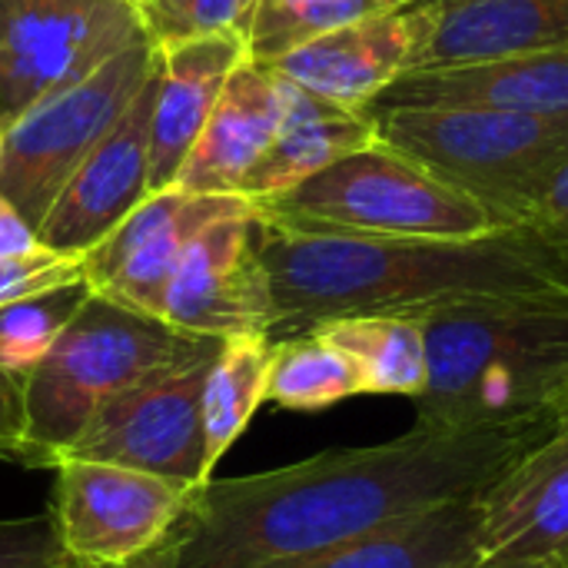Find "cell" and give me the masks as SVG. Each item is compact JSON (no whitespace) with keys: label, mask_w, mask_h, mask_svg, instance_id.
Masks as SVG:
<instances>
[{"label":"cell","mask_w":568,"mask_h":568,"mask_svg":"<svg viewBox=\"0 0 568 568\" xmlns=\"http://www.w3.org/2000/svg\"><path fill=\"white\" fill-rule=\"evenodd\" d=\"M256 3L260 0H133L143 37L156 50L220 33L246 40Z\"/></svg>","instance_id":"4316f807"},{"label":"cell","mask_w":568,"mask_h":568,"mask_svg":"<svg viewBox=\"0 0 568 568\" xmlns=\"http://www.w3.org/2000/svg\"><path fill=\"white\" fill-rule=\"evenodd\" d=\"M339 346L363 376V393L416 399L426 386L419 316H349L313 329Z\"/></svg>","instance_id":"603a6c76"},{"label":"cell","mask_w":568,"mask_h":568,"mask_svg":"<svg viewBox=\"0 0 568 568\" xmlns=\"http://www.w3.org/2000/svg\"><path fill=\"white\" fill-rule=\"evenodd\" d=\"M349 396H363L356 363L320 333L276 339L266 403L293 413H320Z\"/></svg>","instance_id":"cb8c5ba5"},{"label":"cell","mask_w":568,"mask_h":568,"mask_svg":"<svg viewBox=\"0 0 568 568\" xmlns=\"http://www.w3.org/2000/svg\"><path fill=\"white\" fill-rule=\"evenodd\" d=\"M37 250H43L40 236H37V226H30L17 213V206L0 193V260L27 256V253H37Z\"/></svg>","instance_id":"1f68e13d"},{"label":"cell","mask_w":568,"mask_h":568,"mask_svg":"<svg viewBox=\"0 0 568 568\" xmlns=\"http://www.w3.org/2000/svg\"><path fill=\"white\" fill-rule=\"evenodd\" d=\"M280 116L283 80L266 63L246 57L230 73L173 186L206 196H240V183L273 143Z\"/></svg>","instance_id":"d6986e66"},{"label":"cell","mask_w":568,"mask_h":568,"mask_svg":"<svg viewBox=\"0 0 568 568\" xmlns=\"http://www.w3.org/2000/svg\"><path fill=\"white\" fill-rule=\"evenodd\" d=\"M406 106H493L526 113H566L568 43L479 63L406 70L376 97L369 113Z\"/></svg>","instance_id":"e0dca14e"},{"label":"cell","mask_w":568,"mask_h":568,"mask_svg":"<svg viewBox=\"0 0 568 568\" xmlns=\"http://www.w3.org/2000/svg\"><path fill=\"white\" fill-rule=\"evenodd\" d=\"M280 80L283 116L276 136L240 183V196L250 203L276 200L323 166L379 140V123L369 110H349L290 83L286 77Z\"/></svg>","instance_id":"ffe728a7"},{"label":"cell","mask_w":568,"mask_h":568,"mask_svg":"<svg viewBox=\"0 0 568 568\" xmlns=\"http://www.w3.org/2000/svg\"><path fill=\"white\" fill-rule=\"evenodd\" d=\"M156 70V47L136 40L93 73L0 120V193L40 226L67 180L106 140Z\"/></svg>","instance_id":"52a82bcc"},{"label":"cell","mask_w":568,"mask_h":568,"mask_svg":"<svg viewBox=\"0 0 568 568\" xmlns=\"http://www.w3.org/2000/svg\"><path fill=\"white\" fill-rule=\"evenodd\" d=\"M83 296L87 286H70L0 310V366L27 379L30 369L50 353Z\"/></svg>","instance_id":"484cf974"},{"label":"cell","mask_w":568,"mask_h":568,"mask_svg":"<svg viewBox=\"0 0 568 568\" xmlns=\"http://www.w3.org/2000/svg\"><path fill=\"white\" fill-rule=\"evenodd\" d=\"M250 57L236 33L183 40L156 50V100L150 120V193L176 183L230 73Z\"/></svg>","instance_id":"ac0fdd59"},{"label":"cell","mask_w":568,"mask_h":568,"mask_svg":"<svg viewBox=\"0 0 568 568\" xmlns=\"http://www.w3.org/2000/svg\"><path fill=\"white\" fill-rule=\"evenodd\" d=\"M160 320L210 339L273 333V300L253 203L216 216L190 240Z\"/></svg>","instance_id":"8fae6325"},{"label":"cell","mask_w":568,"mask_h":568,"mask_svg":"<svg viewBox=\"0 0 568 568\" xmlns=\"http://www.w3.org/2000/svg\"><path fill=\"white\" fill-rule=\"evenodd\" d=\"M256 223L273 339L349 316H423L479 296L568 290V266L532 226L476 240H403L303 226L260 206Z\"/></svg>","instance_id":"7a4b0ae2"},{"label":"cell","mask_w":568,"mask_h":568,"mask_svg":"<svg viewBox=\"0 0 568 568\" xmlns=\"http://www.w3.org/2000/svg\"><path fill=\"white\" fill-rule=\"evenodd\" d=\"M416 426L486 429L568 413V290L479 296L419 316Z\"/></svg>","instance_id":"3957f363"},{"label":"cell","mask_w":568,"mask_h":568,"mask_svg":"<svg viewBox=\"0 0 568 568\" xmlns=\"http://www.w3.org/2000/svg\"><path fill=\"white\" fill-rule=\"evenodd\" d=\"M53 516L0 519V568H53L63 559Z\"/></svg>","instance_id":"f1b7e54d"},{"label":"cell","mask_w":568,"mask_h":568,"mask_svg":"<svg viewBox=\"0 0 568 568\" xmlns=\"http://www.w3.org/2000/svg\"><path fill=\"white\" fill-rule=\"evenodd\" d=\"M216 353L106 399L63 459L140 469L200 489L213 479L203 436V383Z\"/></svg>","instance_id":"30bf717a"},{"label":"cell","mask_w":568,"mask_h":568,"mask_svg":"<svg viewBox=\"0 0 568 568\" xmlns=\"http://www.w3.org/2000/svg\"><path fill=\"white\" fill-rule=\"evenodd\" d=\"M216 349L220 339L183 333L87 290L50 353L27 376V446L37 469H53L106 399Z\"/></svg>","instance_id":"277c9868"},{"label":"cell","mask_w":568,"mask_h":568,"mask_svg":"<svg viewBox=\"0 0 568 568\" xmlns=\"http://www.w3.org/2000/svg\"><path fill=\"white\" fill-rule=\"evenodd\" d=\"M156 100V70L106 133V140L67 180L50 213L37 226L40 246L83 256L116 230L150 193V120Z\"/></svg>","instance_id":"4fadbf2b"},{"label":"cell","mask_w":568,"mask_h":568,"mask_svg":"<svg viewBox=\"0 0 568 568\" xmlns=\"http://www.w3.org/2000/svg\"><path fill=\"white\" fill-rule=\"evenodd\" d=\"M193 496L196 489L140 469L60 459L50 516L70 559L110 568L163 546L186 519Z\"/></svg>","instance_id":"9c48e42d"},{"label":"cell","mask_w":568,"mask_h":568,"mask_svg":"<svg viewBox=\"0 0 568 568\" xmlns=\"http://www.w3.org/2000/svg\"><path fill=\"white\" fill-rule=\"evenodd\" d=\"M146 40L133 0H0V120Z\"/></svg>","instance_id":"ba28073f"},{"label":"cell","mask_w":568,"mask_h":568,"mask_svg":"<svg viewBox=\"0 0 568 568\" xmlns=\"http://www.w3.org/2000/svg\"><path fill=\"white\" fill-rule=\"evenodd\" d=\"M562 566H566V568H568V552H566V556H562Z\"/></svg>","instance_id":"d590c367"},{"label":"cell","mask_w":568,"mask_h":568,"mask_svg":"<svg viewBox=\"0 0 568 568\" xmlns=\"http://www.w3.org/2000/svg\"><path fill=\"white\" fill-rule=\"evenodd\" d=\"M273 353L276 339L270 333H240L220 339L203 383V436L210 466L230 453L256 409L266 403Z\"/></svg>","instance_id":"7402d4cb"},{"label":"cell","mask_w":568,"mask_h":568,"mask_svg":"<svg viewBox=\"0 0 568 568\" xmlns=\"http://www.w3.org/2000/svg\"><path fill=\"white\" fill-rule=\"evenodd\" d=\"M70 286H83V266L80 256L37 250L27 256L0 260V310L37 300L47 293H60Z\"/></svg>","instance_id":"83f0119b"},{"label":"cell","mask_w":568,"mask_h":568,"mask_svg":"<svg viewBox=\"0 0 568 568\" xmlns=\"http://www.w3.org/2000/svg\"><path fill=\"white\" fill-rule=\"evenodd\" d=\"M479 566L568 552V413L479 496Z\"/></svg>","instance_id":"5bb4252c"},{"label":"cell","mask_w":568,"mask_h":568,"mask_svg":"<svg viewBox=\"0 0 568 568\" xmlns=\"http://www.w3.org/2000/svg\"><path fill=\"white\" fill-rule=\"evenodd\" d=\"M556 419L429 429L326 449L303 463L210 479L173 532L176 568H273L300 562L499 483Z\"/></svg>","instance_id":"6da1fadb"},{"label":"cell","mask_w":568,"mask_h":568,"mask_svg":"<svg viewBox=\"0 0 568 568\" xmlns=\"http://www.w3.org/2000/svg\"><path fill=\"white\" fill-rule=\"evenodd\" d=\"M110 568H176V549H173V536L163 542V546H156L153 552H146V556H140V559H133V562H123V566H110Z\"/></svg>","instance_id":"d6a6232c"},{"label":"cell","mask_w":568,"mask_h":568,"mask_svg":"<svg viewBox=\"0 0 568 568\" xmlns=\"http://www.w3.org/2000/svg\"><path fill=\"white\" fill-rule=\"evenodd\" d=\"M243 203L250 200L186 193L183 186L146 193V200L116 230L80 256L83 286L160 320L170 280L190 240L206 223L240 210Z\"/></svg>","instance_id":"7c38bea8"},{"label":"cell","mask_w":568,"mask_h":568,"mask_svg":"<svg viewBox=\"0 0 568 568\" xmlns=\"http://www.w3.org/2000/svg\"><path fill=\"white\" fill-rule=\"evenodd\" d=\"M416 0H260L246 30V50L256 63H273L283 53L323 37L336 27L413 7Z\"/></svg>","instance_id":"d4e9b609"},{"label":"cell","mask_w":568,"mask_h":568,"mask_svg":"<svg viewBox=\"0 0 568 568\" xmlns=\"http://www.w3.org/2000/svg\"><path fill=\"white\" fill-rule=\"evenodd\" d=\"M413 67H456L568 43V0H416Z\"/></svg>","instance_id":"2e32d148"},{"label":"cell","mask_w":568,"mask_h":568,"mask_svg":"<svg viewBox=\"0 0 568 568\" xmlns=\"http://www.w3.org/2000/svg\"><path fill=\"white\" fill-rule=\"evenodd\" d=\"M53 568H93V566H83V562H77V559H70V556H63V559H60Z\"/></svg>","instance_id":"e575fe53"},{"label":"cell","mask_w":568,"mask_h":568,"mask_svg":"<svg viewBox=\"0 0 568 568\" xmlns=\"http://www.w3.org/2000/svg\"><path fill=\"white\" fill-rule=\"evenodd\" d=\"M413 53L416 17L413 7H403L313 37L266 67L329 103L369 110L376 97L413 67Z\"/></svg>","instance_id":"9a60e30c"},{"label":"cell","mask_w":568,"mask_h":568,"mask_svg":"<svg viewBox=\"0 0 568 568\" xmlns=\"http://www.w3.org/2000/svg\"><path fill=\"white\" fill-rule=\"evenodd\" d=\"M373 116L383 143L483 203L503 226H526L568 163V110L406 106Z\"/></svg>","instance_id":"5b68a950"},{"label":"cell","mask_w":568,"mask_h":568,"mask_svg":"<svg viewBox=\"0 0 568 568\" xmlns=\"http://www.w3.org/2000/svg\"><path fill=\"white\" fill-rule=\"evenodd\" d=\"M27 379L0 366V459L37 469L33 453L27 446V413H23Z\"/></svg>","instance_id":"f546056e"},{"label":"cell","mask_w":568,"mask_h":568,"mask_svg":"<svg viewBox=\"0 0 568 568\" xmlns=\"http://www.w3.org/2000/svg\"><path fill=\"white\" fill-rule=\"evenodd\" d=\"M526 226H532L568 266V163L562 166V173L556 176V183L549 186L546 200L539 203V210L532 213V220Z\"/></svg>","instance_id":"4dcf8cb0"},{"label":"cell","mask_w":568,"mask_h":568,"mask_svg":"<svg viewBox=\"0 0 568 568\" xmlns=\"http://www.w3.org/2000/svg\"><path fill=\"white\" fill-rule=\"evenodd\" d=\"M256 206L290 223L366 236L476 240L506 230L483 203L383 140L346 153L290 193Z\"/></svg>","instance_id":"8992f818"},{"label":"cell","mask_w":568,"mask_h":568,"mask_svg":"<svg viewBox=\"0 0 568 568\" xmlns=\"http://www.w3.org/2000/svg\"><path fill=\"white\" fill-rule=\"evenodd\" d=\"M476 568H566L562 559H529V562H503V566H476Z\"/></svg>","instance_id":"836d02e7"},{"label":"cell","mask_w":568,"mask_h":568,"mask_svg":"<svg viewBox=\"0 0 568 568\" xmlns=\"http://www.w3.org/2000/svg\"><path fill=\"white\" fill-rule=\"evenodd\" d=\"M0 143H3V133H0Z\"/></svg>","instance_id":"8d00e7d4"},{"label":"cell","mask_w":568,"mask_h":568,"mask_svg":"<svg viewBox=\"0 0 568 568\" xmlns=\"http://www.w3.org/2000/svg\"><path fill=\"white\" fill-rule=\"evenodd\" d=\"M476 539L479 496L436 506L329 552L273 568H476Z\"/></svg>","instance_id":"44dd1931"}]
</instances>
